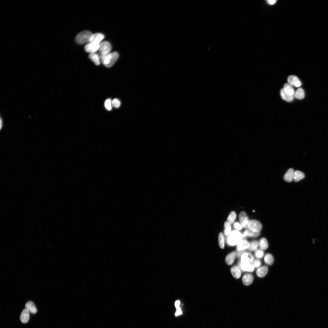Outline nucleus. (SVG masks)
I'll list each match as a JSON object with an SVG mask.
<instances>
[{
	"mask_svg": "<svg viewBox=\"0 0 328 328\" xmlns=\"http://www.w3.org/2000/svg\"><path fill=\"white\" fill-rule=\"evenodd\" d=\"M119 57V55L116 52L110 53L100 58L102 64L107 67L113 66Z\"/></svg>",
	"mask_w": 328,
	"mask_h": 328,
	"instance_id": "nucleus-1",
	"label": "nucleus"
},
{
	"mask_svg": "<svg viewBox=\"0 0 328 328\" xmlns=\"http://www.w3.org/2000/svg\"><path fill=\"white\" fill-rule=\"evenodd\" d=\"M243 234L239 231L235 230L231 232L228 235L227 243L229 245L234 246L237 245L242 240Z\"/></svg>",
	"mask_w": 328,
	"mask_h": 328,
	"instance_id": "nucleus-2",
	"label": "nucleus"
},
{
	"mask_svg": "<svg viewBox=\"0 0 328 328\" xmlns=\"http://www.w3.org/2000/svg\"><path fill=\"white\" fill-rule=\"evenodd\" d=\"M92 34L91 33L88 31H84L77 35L76 41L78 44L80 45L89 42V39Z\"/></svg>",
	"mask_w": 328,
	"mask_h": 328,
	"instance_id": "nucleus-3",
	"label": "nucleus"
},
{
	"mask_svg": "<svg viewBox=\"0 0 328 328\" xmlns=\"http://www.w3.org/2000/svg\"><path fill=\"white\" fill-rule=\"evenodd\" d=\"M111 49L112 46L109 42L106 41L101 43L98 50L100 58L110 53Z\"/></svg>",
	"mask_w": 328,
	"mask_h": 328,
	"instance_id": "nucleus-4",
	"label": "nucleus"
},
{
	"mask_svg": "<svg viewBox=\"0 0 328 328\" xmlns=\"http://www.w3.org/2000/svg\"><path fill=\"white\" fill-rule=\"evenodd\" d=\"M248 228L254 232H260L262 230V226L259 221L253 219L250 221Z\"/></svg>",
	"mask_w": 328,
	"mask_h": 328,
	"instance_id": "nucleus-5",
	"label": "nucleus"
},
{
	"mask_svg": "<svg viewBox=\"0 0 328 328\" xmlns=\"http://www.w3.org/2000/svg\"><path fill=\"white\" fill-rule=\"evenodd\" d=\"M100 44L95 42L89 43L85 47V51L90 53H96L98 50Z\"/></svg>",
	"mask_w": 328,
	"mask_h": 328,
	"instance_id": "nucleus-6",
	"label": "nucleus"
},
{
	"mask_svg": "<svg viewBox=\"0 0 328 328\" xmlns=\"http://www.w3.org/2000/svg\"><path fill=\"white\" fill-rule=\"evenodd\" d=\"M239 218L243 227L248 228L250 220L246 213L244 211L241 212L239 215Z\"/></svg>",
	"mask_w": 328,
	"mask_h": 328,
	"instance_id": "nucleus-7",
	"label": "nucleus"
},
{
	"mask_svg": "<svg viewBox=\"0 0 328 328\" xmlns=\"http://www.w3.org/2000/svg\"><path fill=\"white\" fill-rule=\"evenodd\" d=\"M288 83L292 86L295 87H299L301 85V83L299 79L296 76H290L287 78Z\"/></svg>",
	"mask_w": 328,
	"mask_h": 328,
	"instance_id": "nucleus-8",
	"label": "nucleus"
},
{
	"mask_svg": "<svg viewBox=\"0 0 328 328\" xmlns=\"http://www.w3.org/2000/svg\"><path fill=\"white\" fill-rule=\"evenodd\" d=\"M253 256L250 253H244L241 257V263L250 264L253 261Z\"/></svg>",
	"mask_w": 328,
	"mask_h": 328,
	"instance_id": "nucleus-9",
	"label": "nucleus"
},
{
	"mask_svg": "<svg viewBox=\"0 0 328 328\" xmlns=\"http://www.w3.org/2000/svg\"><path fill=\"white\" fill-rule=\"evenodd\" d=\"M104 35L100 33H97L92 34L90 37L89 43L95 42L100 44L101 41L104 38Z\"/></svg>",
	"mask_w": 328,
	"mask_h": 328,
	"instance_id": "nucleus-10",
	"label": "nucleus"
},
{
	"mask_svg": "<svg viewBox=\"0 0 328 328\" xmlns=\"http://www.w3.org/2000/svg\"><path fill=\"white\" fill-rule=\"evenodd\" d=\"M239 265L240 269L243 271L252 272L254 271V267L250 264L243 263L240 262Z\"/></svg>",
	"mask_w": 328,
	"mask_h": 328,
	"instance_id": "nucleus-11",
	"label": "nucleus"
},
{
	"mask_svg": "<svg viewBox=\"0 0 328 328\" xmlns=\"http://www.w3.org/2000/svg\"><path fill=\"white\" fill-rule=\"evenodd\" d=\"M249 247L250 243L248 241L243 240H241L237 245V249L238 251H243L249 249Z\"/></svg>",
	"mask_w": 328,
	"mask_h": 328,
	"instance_id": "nucleus-12",
	"label": "nucleus"
},
{
	"mask_svg": "<svg viewBox=\"0 0 328 328\" xmlns=\"http://www.w3.org/2000/svg\"><path fill=\"white\" fill-rule=\"evenodd\" d=\"M294 172L292 168L289 169L284 176V180L288 182H291L294 179Z\"/></svg>",
	"mask_w": 328,
	"mask_h": 328,
	"instance_id": "nucleus-13",
	"label": "nucleus"
},
{
	"mask_svg": "<svg viewBox=\"0 0 328 328\" xmlns=\"http://www.w3.org/2000/svg\"><path fill=\"white\" fill-rule=\"evenodd\" d=\"M30 319L29 312L26 309H25L22 311L20 316L21 322L23 323L28 322Z\"/></svg>",
	"mask_w": 328,
	"mask_h": 328,
	"instance_id": "nucleus-14",
	"label": "nucleus"
},
{
	"mask_svg": "<svg viewBox=\"0 0 328 328\" xmlns=\"http://www.w3.org/2000/svg\"><path fill=\"white\" fill-rule=\"evenodd\" d=\"M253 276L250 274H245L243 277L242 281L245 285L248 286L250 285L253 281Z\"/></svg>",
	"mask_w": 328,
	"mask_h": 328,
	"instance_id": "nucleus-15",
	"label": "nucleus"
},
{
	"mask_svg": "<svg viewBox=\"0 0 328 328\" xmlns=\"http://www.w3.org/2000/svg\"><path fill=\"white\" fill-rule=\"evenodd\" d=\"M268 272L267 267L264 265L258 269L256 272V274L258 277H263L267 274Z\"/></svg>",
	"mask_w": 328,
	"mask_h": 328,
	"instance_id": "nucleus-16",
	"label": "nucleus"
},
{
	"mask_svg": "<svg viewBox=\"0 0 328 328\" xmlns=\"http://www.w3.org/2000/svg\"><path fill=\"white\" fill-rule=\"evenodd\" d=\"M236 253L234 252L229 254L226 256L225 259L226 264L229 265L232 264L236 258Z\"/></svg>",
	"mask_w": 328,
	"mask_h": 328,
	"instance_id": "nucleus-17",
	"label": "nucleus"
},
{
	"mask_svg": "<svg viewBox=\"0 0 328 328\" xmlns=\"http://www.w3.org/2000/svg\"><path fill=\"white\" fill-rule=\"evenodd\" d=\"M25 308L29 312L35 314L37 311V309L34 304V303L31 301L28 302L25 305Z\"/></svg>",
	"mask_w": 328,
	"mask_h": 328,
	"instance_id": "nucleus-18",
	"label": "nucleus"
},
{
	"mask_svg": "<svg viewBox=\"0 0 328 328\" xmlns=\"http://www.w3.org/2000/svg\"><path fill=\"white\" fill-rule=\"evenodd\" d=\"M231 271L232 275L236 279H239L241 276V272L240 269L237 266H234L231 268Z\"/></svg>",
	"mask_w": 328,
	"mask_h": 328,
	"instance_id": "nucleus-19",
	"label": "nucleus"
},
{
	"mask_svg": "<svg viewBox=\"0 0 328 328\" xmlns=\"http://www.w3.org/2000/svg\"><path fill=\"white\" fill-rule=\"evenodd\" d=\"M286 93L289 96H293L295 94V91L292 86L288 83H286L284 85L283 89Z\"/></svg>",
	"mask_w": 328,
	"mask_h": 328,
	"instance_id": "nucleus-20",
	"label": "nucleus"
},
{
	"mask_svg": "<svg viewBox=\"0 0 328 328\" xmlns=\"http://www.w3.org/2000/svg\"><path fill=\"white\" fill-rule=\"evenodd\" d=\"M89 57L96 65H99L100 64V57L96 53H90Z\"/></svg>",
	"mask_w": 328,
	"mask_h": 328,
	"instance_id": "nucleus-21",
	"label": "nucleus"
},
{
	"mask_svg": "<svg viewBox=\"0 0 328 328\" xmlns=\"http://www.w3.org/2000/svg\"><path fill=\"white\" fill-rule=\"evenodd\" d=\"M280 94L281 98L285 101L291 102L294 100V96H290L288 95L284 91L283 89L281 90Z\"/></svg>",
	"mask_w": 328,
	"mask_h": 328,
	"instance_id": "nucleus-22",
	"label": "nucleus"
},
{
	"mask_svg": "<svg viewBox=\"0 0 328 328\" xmlns=\"http://www.w3.org/2000/svg\"><path fill=\"white\" fill-rule=\"evenodd\" d=\"M305 175L304 173L299 171H294L293 180L297 182L300 181L305 177Z\"/></svg>",
	"mask_w": 328,
	"mask_h": 328,
	"instance_id": "nucleus-23",
	"label": "nucleus"
},
{
	"mask_svg": "<svg viewBox=\"0 0 328 328\" xmlns=\"http://www.w3.org/2000/svg\"><path fill=\"white\" fill-rule=\"evenodd\" d=\"M260 232H254L249 229L246 230L243 234V237H256L259 236Z\"/></svg>",
	"mask_w": 328,
	"mask_h": 328,
	"instance_id": "nucleus-24",
	"label": "nucleus"
},
{
	"mask_svg": "<svg viewBox=\"0 0 328 328\" xmlns=\"http://www.w3.org/2000/svg\"><path fill=\"white\" fill-rule=\"evenodd\" d=\"M294 97L298 100H301L305 97V92L304 90L300 88L295 92Z\"/></svg>",
	"mask_w": 328,
	"mask_h": 328,
	"instance_id": "nucleus-25",
	"label": "nucleus"
},
{
	"mask_svg": "<svg viewBox=\"0 0 328 328\" xmlns=\"http://www.w3.org/2000/svg\"><path fill=\"white\" fill-rule=\"evenodd\" d=\"M259 245L262 250H265L268 248V244L267 241L265 238H262L259 241Z\"/></svg>",
	"mask_w": 328,
	"mask_h": 328,
	"instance_id": "nucleus-26",
	"label": "nucleus"
},
{
	"mask_svg": "<svg viewBox=\"0 0 328 328\" xmlns=\"http://www.w3.org/2000/svg\"><path fill=\"white\" fill-rule=\"evenodd\" d=\"M264 260L265 263L269 265H272L274 262L273 256L269 253H268L265 255Z\"/></svg>",
	"mask_w": 328,
	"mask_h": 328,
	"instance_id": "nucleus-27",
	"label": "nucleus"
},
{
	"mask_svg": "<svg viewBox=\"0 0 328 328\" xmlns=\"http://www.w3.org/2000/svg\"><path fill=\"white\" fill-rule=\"evenodd\" d=\"M224 227V234L225 236H228L231 232V224L228 221H226L225 223Z\"/></svg>",
	"mask_w": 328,
	"mask_h": 328,
	"instance_id": "nucleus-28",
	"label": "nucleus"
},
{
	"mask_svg": "<svg viewBox=\"0 0 328 328\" xmlns=\"http://www.w3.org/2000/svg\"><path fill=\"white\" fill-rule=\"evenodd\" d=\"M237 218V214L234 211L230 212L227 218V221L230 224H232L234 222Z\"/></svg>",
	"mask_w": 328,
	"mask_h": 328,
	"instance_id": "nucleus-29",
	"label": "nucleus"
},
{
	"mask_svg": "<svg viewBox=\"0 0 328 328\" xmlns=\"http://www.w3.org/2000/svg\"><path fill=\"white\" fill-rule=\"evenodd\" d=\"M219 245L222 249H223L225 247V238L223 234L220 232L219 236Z\"/></svg>",
	"mask_w": 328,
	"mask_h": 328,
	"instance_id": "nucleus-30",
	"label": "nucleus"
},
{
	"mask_svg": "<svg viewBox=\"0 0 328 328\" xmlns=\"http://www.w3.org/2000/svg\"><path fill=\"white\" fill-rule=\"evenodd\" d=\"M112 100L110 98H108L105 101L104 106L105 108L108 111H111L112 109Z\"/></svg>",
	"mask_w": 328,
	"mask_h": 328,
	"instance_id": "nucleus-31",
	"label": "nucleus"
},
{
	"mask_svg": "<svg viewBox=\"0 0 328 328\" xmlns=\"http://www.w3.org/2000/svg\"><path fill=\"white\" fill-rule=\"evenodd\" d=\"M258 243L257 241H252L250 243V247L249 250L250 251H253L256 250L257 248Z\"/></svg>",
	"mask_w": 328,
	"mask_h": 328,
	"instance_id": "nucleus-32",
	"label": "nucleus"
},
{
	"mask_svg": "<svg viewBox=\"0 0 328 328\" xmlns=\"http://www.w3.org/2000/svg\"><path fill=\"white\" fill-rule=\"evenodd\" d=\"M113 107L116 108H119L120 106L121 102L118 99L115 98L112 101Z\"/></svg>",
	"mask_w": 328,
	"mask_h": 328,
	"instance_id": "nucleus-33",
	"label": "nucleus"
},
{
	"mask_svg": "<svg viewBox=\"0 0 328 328\" xmlns=\"http://www.w3.org/2000/svg\"><path fill=\"white\" fill-rule=\"evenodd\" d=\"M261 264V261L257 259L254 260L252 263V265L253 267L256 268L259 267H260Z\"/></svg>",
	"mask_w": 328,
	"mask_h": 328,
	"instance_id": "nucleus-34",
	"label": "nucleus"
},
{
	"mask_svg": "<svg viewBox=\"0 0 328 328\" xmlns=\"http://www.w3.org/2000/svg\"><path fill=\"white\" fill-rule=\"evenodd\" d=\"M255 256L257 258L259 259L262 258L263 256L264 252L261 250H258L255 252Z\"/></svg>",
	"mask_w": 328,
	"mask_h": 328,
	"instance_id": "nucleus-35",
	"label": "nucleus"
},
{
	"mask_svg": "<svg viewBox=\"0 0 328 328\" xmlns=\"http://www.w3.org/2000/svg\"><path fill=\"white\" fill-rule=\"evenodd\" d=\"M234 227L236 230L239 231L242 229L243 226L239 222H236L234 224Z\"/></svg>",
	"mask_w": 328,
	"mask_h": 328,
	"instance_id": "nucleus-36",
	"label": "nucleus"
},
{
	"mask_svg": "<svg viewBox=\"0 0 328 328\" xmlns=\"http://www.w3.org/2000/svg\"><path fill=\"white\" fill-rule=\"evenodd\" d=\"M177 308L176 312L175 313V315L176 316L180 315L182 314L181 309L180 307H178Z\"/></svg>",
	"mask_w": 328,
	"mask_h": 328,
	"instance_id": "nucleus-37",
	"label": "nucleus"
},
{
	"mask_svg": "<svg viewBox=\"0 0 328 328\" xmlns=\"http://www.w3.org/2000/svg\"><path fill=\"white\" fill-rule=\"evenodd\" d=\"M267 3L270 5H274L277 2L276 0H268L267 1Z\"/></svg>",
	"mask_w": 328,
	"mask_h": 328,
	"instance_id": "nucleus-38",
	"label": "nucleus"
},
{
	"mask_svg": "<svg viewBox=\"0 0 328 328\" xmlns=\"http://www.w3.org/2000/svg\"><path fill=\"white\" fill-rule=\"evenodd\" d=\"M244 253V252L243 251H239L237 252V256L239 257H241L243 255V254Z\"/></svg>",
	"mask_w": 328,
	"mask_h": 328,
	"instance_id": "nucleus-39",
	"label": "nucleus"
},
{
	"mask_svg": "<svg viewBox=\"0 0 328 328\" xmlns=\"http://www.w3.org/2000/svg\"><path fill=\"white\" fill-rule=\"evenodd\" d=\"M180 304V301L177 300L175 303V305L176 308L179 307Z\"/></svg>",
	"mask_w": 328,
	"mask_h": 328,
	"instance_id": "nucleus-40",
	"label": "nucleus"
},
{
	"mask_svg": "<svg viewBox=\"0 0 328 328\" xmlns=\"http://www.w3.org/2000/svg\"><path fill=\"white\" fill-rule=\"evenodd\" d=\"M3 120L1 118V119H0V129H1V130L3 128Z\"/></svg>",
	"mask_w": 328,
	"mask_h": 328,
	"instance_id": "nucleus-41",
	"label": "nucleus"
}]
</instances>
